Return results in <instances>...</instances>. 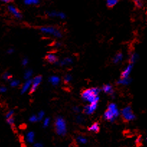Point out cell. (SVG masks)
I'll list each match as a JSON object with an SVG mask.
<instances>
[{
	"label": "cell",
	"instance_id": "1",
	"mask_svg": "<svg viewBox=\"0 0 147 147\" xmlns=\"http://www.w3.org/2000/svg\"><path fill=\"white\" fill-rule=\"evenodd\" d=\"M100 89L98 88H92L84 90L82 93V98L84 101L89 102V104L97 103L99 100V93Z\"/></svg>",
	"mask_w": 147,
	"mask_h": 147
},
{
	"label": "cell",
	"instance_id": "2",
	"mask_svg": "<svg viewBox=\"0 0 147 147\" xmlns=\"http://www.w3.org/2000/svg\"><path fill=\"white\" fill-rule=\"evenodd\" d=\"M55 129L56 132L59 136H64L66 134V123L64 119L59 116L55 121Z\"/></svg>",
	"mask_w": 147,
	"mask_h": 147
},
{
	"label": "cell",
	"instance_id": "3",
	"mask_svg": "<svg viewBox=\"0 0 147 147\" xmlns=\"http://www.w3.org/2000/svg\"><path fill=\"white\" fill-rule=\"evenodd\" d=\"M39 30L42 32L47 33V34H50L53 35L54 37L60 38L62 37V34L59 30H56L55 27H50V26H46V27H41L39 28Z\"/></svg>",
	"mask_w": 147,
	"mask_h": 147
},
{
	"label": "cell",
	"instance_id": "4",
	"mask_svg": "<svg viewBox=\"0 0 147 147\" xmlns=\"http://www.w3.org/2000/svg\"><path fill=\"white\" fill-rule=\"evenodd\" d=\"M121 115L122 117L125 121H133L135 119V116L132 111L131 106H126L121 111Z\"/></svg>",
	"mask_w": 147,
	"mask_h": 147
},
{
	"label": "cell",
	"instance_id": "5",
	"mask_svg": "<svg viewBox=\"0 0 147 147\" xmlns=\"http://www.w3.org/2000/svg\"><path fill=\"white\" fill-rule=\"evenodd\" d=\"M42 80V77L40 76H37L33 79V82H32V86L30 87V93H34L36 90L37 88L38 87V86L40 85V82Z\"/></svg>",
	"mask_w": 147,
	"mask_h": 147
},
{
	"label": "cell",
	"instance_id": "6",
	"mask_svg": "<svg viewBox=\"0 0 147 147\" xmlns=\"http://www.w3.org/2000/svg\"><path fill=\"white\" fill-rule=\"evenodd\" d=\"M7 9H8L9 11H10L11 14H12L17 19H21L22 18V14L20 13V11L14 7L13 4H8L7 5Z\"/></svg>",
	"mask_w": 147,
	"mask_h": 147
},
{
	"label": "cell",
	"instance_id": "7",
	"mask_svg": "<svg viewBox=\"0 0 147 147\" xmlns=\"http://www.w3.org/2000/svg\"><path fill=\"white\" fill-rule=\"evenodd\" d=\"M97 106V103H92V104H89L87 106H84V113L87 115L92 114L96 110Z\"/></svg>",
	"mask_w": 147,
	"mask_h": 147
},
{
	"label": "cell",
	"instance_id": "8",
	"mask_svg": "<svg viewBox=\"0 0 147 147\" xmlns=\"http://www.w3.org/2000/svg\"><path fill=\"white\" fill-rule=\"evenodd\" d=\"M133 67V64H129L127 65V67H125V70L122 72L121 73V78H129V75L131 73V70H132Z\"/></svg>",
	"mask_w": 147,
	"mask_h": 147
},
{
	"label": "cell",
	"instance_id": "9",
	"mask_svg": "<svg viewBox=\"0 0 147 147\" xmlns=\"http://www.w3.org/2000/svg\"><path fill=\"white\" fill-rule=\"evenodd\" d=\"M108 110H109L110 111L112 112V113L113 114V116H115V118L118 117L120 114V112L118 111V107H117L116 104L115 103H110V104L108 105Z\"/></svg>",
	"mask_w": 147,
	"mask_h": 147
},
{
	"label": "cell",
	"instance_id": "10",
	"mask_svg": "<svg viewBox=\"0 0 147 147\" xmlns=\"http://www.w3.org/2000/svg\"><path fill=\"white\" fill-rule=\"evenodd\" d=\"M102 90H103L105 93H108L112 98H113L115 96V93L113 91V89H112V87L111 85L110 84H105L102 86Z\"/></svg>",
	"mask_w": 147,
	"mask_h": 147
},
{
	"label": "cell",
	"instance_id": "11",
	"mask_svg": "<svg viewBox=\"0 0 147 147\" xmlns=\"http://www.w3.org/2000/svg\"><path fill=\"white\" fill-rule=\"evenodd\" d=\"M32 82H33V79H29V80H27L25 82H24V83L23 84L22 87V89H21L22 94L25 93L29 88H30V87H31L32 86Z\"/></svg>",
	"mask_w": 147,
	"mask_h": 147
},
{
	"label": "cell",
	"instance_id": "12",
	"mask_svg": "<svg viewBox=\"0 0 147 147\" xmlns=\"http://www.w3.org/2000/svg\"><path fill=\"white\" fill-rule=\"evenodd\" d=\"M104 119H106L107 121H109L110 122H113L114 120L115 119V117L113 116V114L112 113V112L110 111L109 110H107L104 113L103 115Z\"/></svg>",
	"mask_w": 147,
	"mask_h": 147
},
{
	"label": "cell",
	"instance_id": "13",
	"mask_svg": "<svg viewBox=\"0 0 147 147\" xmlns=\"http://www.w3.org/2000/svg\"><path fill=\"white\" fill-rule=\"evenodd\" d=\"M48 15L49 17H60L61 19H65L66 18V14L63 12H57V11H48Z\"/></svg>",
	"mask_w": 147,
	"mask_h": 147
},
{
	"label": "cell",
	"instance_id": "14",
	"mask_svg": "<svg viewBox=\"0 0 147 147\" xmlns=\"http://www.w3.org/2000/svg\"><path fill=\"white\" fill-rule=\"evenodd\" d=\"M46 60L50 63H55L57 62V57H56V56L54 54L48 53V54L46 56Z\"/></svg>",
	"mask_w": 147,
	"mask_h": 147
},
{
	"label": "cell",
	"instance_id": "15",
	"mask_svg": "<svg viewBox=\"0 0 147 147\" xmlns=\"http://www.w3.org/2000/svg\"><path fill=\"white\" fill-rule=\"evenodd\" d=\"M131 83V79L130 78H120L117 81V84L122 85V86H128Z\"/></svg>",
	"mask_w": 147,
	"mask_h": 147
},
{
	"label": "cell",
	"instance_id": "16",
	"mask_svg": "<svg viewBox=\"0 0 147 147\" xmlns=\"http://www.w3.org/2000/svg\"><path fill=\"white\" fill-rule=\"evenodd\" d=\"M72 63H73V60H72L71 57H66V58L63 59V60L59 61L57 64L61 66H63V65H66L71 64Z\"/></svg>",
	"mask_w": 147,
	"mask_h": 147
},
{
	"label": "cell",
	"instance_id": "17",
	"mask_svg": "<svg viewBox=\"0 0 147 147\" xmlns=\"http://www.w3.org/2000/svg\"><path fill=\"white\" fill-rule=\"evenodd\" d=\"M48 81L50 82L53 86H56V85L59 84V82H60V78H59V77H57V76H50L48 78Z\"/></svg>",
	"mask_w": 147,
	"mask_h": 147
},
{
	"label": "cell",
	"instance_id": "18",
	"mask_svg": "<svg viewBox=\"0 0 147 147\" xmlns=\"http://www.w3.org/2000/svg\"><path fill=\"white\" fill-rule=\"evenodd\" d=\"M99 123H94L93 124L91 125V126H89V131H93L97 133V132L99 131Z\"/></svg>",
	"mask_w": 147,
	"mask_h": 147
},
{
	"label": "cell",
	"instance_id": "19",
	"mask_svg": "<svg viewBox=\"0 0 147 147\" xmlns=\"http://www.w3.org/2000/svg\"><path fill=\"white\" fill-rule=\"evenodd\" d=\"M26 140L28 143H33V142H34V133L33 131H30L27 134Z\"/></svg>",
	"mask_w": 147,
	"mask_h": 147
},
{
	"label": "cell",
	"instance_id": "20",
	"mask_svg": "<svg viewBox=\"0 0 147 147\" xmlns=\"http://www.w3.org/2000/svg\"><path fill=\"white\" fill-rule=\"evenodd\" d=\"M122 54L121 53H118V54H116L115 55V57H113V60H112V61H113L114 63H119L120 61H121V60H122Z\"/></svg>",
	"mask_w": 147,
	"mask_h": 147
},
{
	"label": "cell",
	"instance_id": "21",
	"mask_svg": "<svg viewBox=\"0 0 147 147\" xmlns=\"http://www.w3.org/2000/svg\"><path fill=\"white\" fill-rule=\"evenodd\" d=\"M138 54H136L135 53H133L131 55V57H130V63L131 64H133L136 62V60H138Z\"/></svg>",
	"mask_w": 147,
	"mask_h": 147
},
{
	"label": "cell",
	"instance_id": "22",
	"mask_svg": "<svg viewBox=\"0 0 147 147\" xmlns=\"http://www.w3.org/2000/svg\"><path fill=\"white\" fill-rule=\"evenodd\" d=\"M32 75H33V70H30V69H29V70H26L25 73H24V78L26 80H29V79H30V77L32 76Z\"/></svg>",
	"mask_w": 147,
	"mask_h": 147
},
{
	"label": "cell",
	"instance_id": "23",
	"mask_svg": "<svg viewBox=\"0 0 147 147\" xmlns=\"http://www.w3.org/2000/svg\"><path fill=\"white\" fill-rule=\"evenodd\" d=\"M118 2V1H117V0H108L106 4L108 7H114V6H115Z\"/></svg>",
	"mask_w": 147,
	"mask_h": 147
},
{
	"label": "cell",
	"instance_id": "24",
	"mask_svg": "<svg viewBox=\"0 0 147 147\" xmlns=\"http://www.w3.org/2000/svg\"><path fill=\"white\" fill-rule=\"evenodd\" d=\"M24 4L27 5H31V4H39V1L37 0H25L24 1Z\"/></svg>",
	"mask_w": 147,
	"mask_h": 147
},
{
	"label": "cell",
	"instance_id": "25",
	"mask_svg": "<svg viewBox=\"0 0 147 147\" xmlns=\"http://www.w3.org/2000/svg\"><path fill=\"white\" fill-rule=\"evenodd\" d=\"M2 78L5 80H9L12 78V76L10 75V73H8V72H5V73H3Z\"/></svg>",
	"mask_w": 147,
	"mask_h": 147
},
{
	"label": "cell",
	"instance_id": "26",
	"mask_svg": "<svg viewBox=\"0 0 147 147\" xmlns=\"http://www.w3.org/2000/svg\"><path fill=\"white\" fill-rule=\"evenodd\" d=\"M76 140H77V142L80 144H86V142H87V140H86L84 137L81 136H78V137L76 138Z\"/></svg>",
	"mask_w": 147,
	"mask_h": 147
},
{
	"label": "cell",
	"instance_id": "27",
	"mask_svg": "<svg viewBox=\"0 0 147 147\" xmlns=\"http://www.w3.org/2000/svg\"><path fill=\"white\" fill-rule=\"evenodd\" d=\"M71 76L70 74H66V76H64V78H63V80H64V83H68L71 80Z\"/></svg>",
	"mask_w": 147,
	"mask_h": 147
},
{
	"label": "cell",
	"instance_id": "28",
	"mask_svg": "<svg viewBox=\"0 0 147 147\" xmlns=\"http://www.w3.org/2000/svg\"><path fill=\"white\" fill-rule=\"evenodd\" d=\"M19 84H20V82L17 80H12L11 81H10V86H11L12 87H16V86H18Z\"/></svg>",
	"mask_w": 147,
	"mask_h": 147
},
{
	"label": "cell",
	"instance_id": "29",
	"mask_svg": "<svg viewBox=\"0 0 147 147\" xmlns=\"http://www.w3.org/2000/svg\"><path fill=\"white\" fill-rule=\"evenodd\" d=\"M7 123H8V124L10 125V126H12V127H13V126H14V119H13V117L10 118V119H7Z\"/></svg>",
	"mask_w": 147,
	"mask_h": 147
},
{
	"label": "cell",
	"instance_id": "30",
	"mask_svg": "<svg viewBox=\"0 0 147 147\" xmlns=\"http://www.w3.org/2000/svg\"><path fill=\"white\" fill-rule=\"evenodd\" d=\"M29 121H30L31 123H34V122H36V121H38V119H37V116H35V115H33V116H30V119H29Z\"/></svg>",
	"mask_w": 147,
	"mask_h": 147
},
{
	"label": "cell",
	"instance_id": "31",
	"mask_svg": "<svg viewBox=\"0 0 147 147\" xmlns=\"http://www.w3.org/2000/svg\"><path fill=\"white\" fill-rule=\"evenodd\" d=\"M37 119H38V121H41L42 119H43V116H44V112H43V111H40L37 113Z\"/></svg>",
	"mask_w": 147,
	"mask_h": 147
},
{
	"label": "cell",
	"instance_id": "32",
	"mask_svg": "<svg viewBox=\"0 0 147 147\" xmlns=\"http://www.w3.org/2000/svg\"><path fill=\"white\" fill-rule=\"evenodd\" d=\"M13 114H14V111H10L7 112V113L6 114V119H10V118H12V117Z\"/></svg>",
	"mask_w": 147,
	"mask_h": 147
},
{
	"label": "cell",
	"instance_id": "33",
	"mask_svg": "<svg viewBox=\"0 0 147 147\" xmlns=\"http://www.w3.org/2000/svg\"><path fill=\"white\" fill-rule=\"evenodd\" d=\"M49 122H50V119H49V118H46V119H44V121H43V127L44 128L47 127L49 124Z\"/></svg>",
	"mask_w": 147,
	"mask_h": 147
},
{
	"label": "cell",
	"instance_id": "34",
	"mask_svg": "<svg viewBox=\"0 0 147 147\" xmlns=\"http://www.w3.org/2000/svg\"><path fill=\"white\" fill-rule=\"evenodd\" d=\"M134 3H135V6H136L137 7H143V2L141 1H139V0H136V1H134Z\"/></svg>",
	"mask_w": 147,
	"mask_h": 147
},
{
	"label": "cell",
	"instance_id": "35",
	"mask_svg": "<svg viewBox=\"0 0 147 147\" xmlns=\"http://www.w3.org/2000/svg\"><path fill=\"white\" fill-rule=\"evenodd\" d=\"M83 120H84V119H83V117H82V116H76V122H77V123H82V122L83 121Z\"/></svg>",
	"mask_w": 147,
	"mask_h": 147
},
{
	"label": "cell",
	"instance_id": "36",
	"mask_svg": "<svg viewBox=\"0 0 147 147\" xmlns=\"http://www.w3.org/2000/svg\"><path fill=\"white\" fill-rule=\"evenodd\" d=\"M141 143V136H139V137H138L136 139V140H135V144H136L137 145H140Z\"/></svg>",
	"mask_w": 147,
	"mask_h": 147
},
{
	"label": "cell",
	"instance_id": "37",
	"mask_svg": "<svg viewBox=\"0 0 147 147\" xmlns=\"http://www.w3.org/2000/svg\"><path fill=\"white\" fill-rule=\"evenodd\" d=\"M27 62H28V60H27V58H24L22 60V64L23 66H25L27 64Z\"/></svg>",
	"mask_w": 147,
	"mask_h": 147
},
{
	"label": "cell",
	"instance_id": "38",
	"mask_svg": "<svg viewBox=\"0 0 147 147\" xmlns=\"http://www.w3.org/2000/svg\"><path fill=\"white\" fill-rule=\"evenodd\" d=\"M73 110L74 111L76 112V113H79V112L80 111V109H79V108L77 107V106H74V107L73 108Z\"/></svg>",
	"mask_w": 147,
	"mask_h": 147
},
{
	"label": "cell",
	"instance_id": "39",
	"mask_svg": "<svg viewBox=\"0 0 147 147\" xmlns=\"http://www.w3.org/2000/svg\"><path fill=\"white\" fill-rule=\"evenodd\" d=\"M6 90H7V88H6V87H4V86H1V87L0 88V91H1V93H4V92H6Z\"/></svg>",
	"mask_w": 147,
	"mask_h": 147
},
{
	"label": "cell",
	"instance_id": "40",
	"mask_svg": "<svg viewBox=\"0 0 147 147\" xmlns=\"http://www.w3.org/2000/svg\"><path fill=\"white\" fill-rule=\"evenodd\" d=\"M33 147H43V144L40 143H35L33 145Z\"/></svg>",
	"mask_w": 147,
	"mask_h": 147
},
{
	"label": "cell",
	"instance_id": "41",
	"mask_svg": "<svg viewBox=\"0 0 147 147\" xmlns=\"http://www.w3.org/2000/svg\"><path fill=\"white\" fill-rule=\"evenodd\" d=\"M13 51H14V50H13L12 48L8 49V50H7V53H8V54H12V53H13Z\"/></svg>",
	"mask_w": 147,
	"mask_h": 147
},
{
	"label": "cell",
	"instance_id": "42",
	"mask_svg": "<svg viewBox=\"0 0 147 147\" xmlns=\"http://www.w3.org/2000/svg\"><path fill=\"white\" fill-rule=\"evenodd\" d=\"M2 2L7 3V4H8V3L11 2V1H7V0H2Z\"/></svg>",
	"mask_w": 147,
	"mask_h": 147
},
{
	"label": "cell",
	"instance_id": "43",
	"mask_svg": "<svg viewBox=\"0 0 147 147\" xmlns=\"http://www.w3.org/2000/svg\"><path fill=\"white\" fill-rule=\"evenodd\" d=\"M56 47H59V45H61V43H59V42L56 43Z\"/></svg>",
	"mask_w": 147,
	"mask_h": 147
},
{
	"label": "cell",
	"instance_id": "44",
	"mask_svg": "<svg viewBox=\"0 0 147 147\" xmlns=\"http://www.w3.org/2000/svg\"><path fill=\"white\" fill-rule=\"evenodd\" d=\"M146 142H147V136H146Z\"/></svg>",
	"mask_w": 147,
	"mask_h": 147
}]
</instances>
